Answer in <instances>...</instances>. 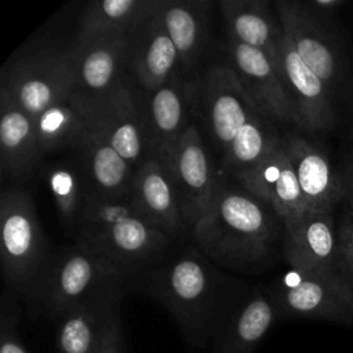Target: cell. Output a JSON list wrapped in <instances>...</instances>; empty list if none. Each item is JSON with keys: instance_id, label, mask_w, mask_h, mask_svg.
I'll use <instances>...</instances> for the list:
<instances>
[{"instance_id": "1", "label": "cell", "mask_w": 353, "mask_h": 353, "mask_svg": "<svg viewBox=\"0 0 353 353\" xmlns=\"http://www.w3.org/2000/svg\"><path fill=\"white\" fill-rule=\"evenodd\" d=\"M132 290L159 301L197 349L212 345L250 294L244 283L225 276L193 251L134 276L127 281V291Z\"/></svg>"}, {"instance_id": "2", "label": "cell", "mask_w": 353, "mask_h": 353, "mask_svg": "<svg viewBox=\"0 0 353 353\" xmlns=\"http://www.w3.org/2000/svg\"><path fill=\"white\" fill-rule=\"evenodd\" d=\"M229 178L219 174L212 203L192 237L218 268L256 276L273 265L284 223L268 201Z\"/></svg>"}, {"instance_id": "3", "label": "cell", "mask_w": 353, "mask_h": 353, "mask_svg": "<svg viewBox=\"0 0 353 353\" xmlns=\"http://www.w3.org/2000/svg\"><path fill=\"white\" fill-rule=\"evenodd\" d=\"M74 240L125 281L164 261L174 241L138 212L132 199L106 196L92 189Z\"/></svg>"}, {"instance_id": "4", "label": "cell", "mask_w": 353, "mask_h": 353, "mask_svg": "<svg viewBox=\"0 0 353 353\" xmlns=\"http://www.w3.org/2000/svg\"><path fill=\"white\" fill-rule=\"evenodd\" d=\"M0 234L4 280L30 306L50 276L55 255L39 225L33 200L22 189L1 192Z\"/></svg>"}, {"instance_id": "5", "label": "cell", "mask_w": 353, "mask_h": 353, "mask_svg": "<svg viewBox=\"0 0 353 353\" xmlns=\"http://www.w3.org/2000/svg\"><path fill=\"white\" fill-rule=\"evenodd\" d=\"M74 92L69 48H40L3 72L0 97L36 119L47 108Z\"/></svg>"}, {"instance_id": "6", "label": "cell", "mask_w": 353, "mask_h": 353, "mask_svg": "<svg viewBox=\"0 0 353 353\" xmlns=\"http://www.w3.org/2000/svg\"><path fill=\"white\" fill-rule=\"evenodd\" d=\"M127 281L103 261L74 243L55 258L50 276L29 306L32 317L61 319L98 291Z\"/></svg>"}, {"instance_id": "7", "label": "cell", "mask_w": 353, "mask_h": 353, "mask_svg": "<svg viewBox=\"0 0 353 353\" xmlns=\"http://www.w3.org/2000/svg\"><path fill=\"white\" fill-rule=\"evenodd\" d=\"M274 7L281 29L298 55L336 99L346 85L347 63L343 44L330 19L316 15L301 1L277 0Z\"/></svg>"}, {"instance_id": "8", "label": "cell", "mask_w": 353, "mask_h": 353, "mask_svg": "<svg viewBox=\"0 0 353 353\" xmlns=\"http://www.w3.org/2000/svg\"><path fill=\"white\" fill-rule=\"evenodd\" d=\"M192 99L193 110L222 159L256 108L226 62L210 65L199 80L192 81Z\"/></svg>"}, {"instance_id": "9", "label": "cell", "mask_w": 353, "mask_h": 353, "mask_svg": "<svg viewBox=\"0 0 353 353\" xmlns=\"http://www.w3.org/2000/svg\"><path fill=\"white\" fill-rule=\"evenodd\" d=\"M279 319H321L352 324L350 290L339 269L316 273L292 270L269 290Z\"/></svg>"}, {"instance_id": "10", "label": "cell", "mask_w": 353, "mask_h": 353, "mask_svg": "<svg viewBox=\"0 0 353 353\" xmlns=\"http://www.w3.org/2000/svg\"><path fill=\"white\" fill-rule=\"evenodd\" d=\"M161 163L170 172L186 222L193 232L197 222L205 216L219 179L197 124L188 125Z\"/></svg>"}, {"instance_id": "11", "label": "cell", "mask_w": 353, "mask_h": 353, "mask_svg": "<svg viewBox=\"0 0 353 353\" xmlns=\"http://www.w3.org/2000/svg\"><path fill=\"white\" fill-rule=\"evenodd\" d=\"M225 50L226 63L236 73L256 110L273 123L299 127L298 112L276 63L265 52L229 37Z\"/></svg>"}, {"instance_id": "12", "label": "cell", "mask_w": 353, "mask_h": 353, "mask_svg": "<svg viewBox=\"0 0 353 353\" xmlns=\"http://www.w3.org/2000/svg\"><path fill=\"white\" fill-rule=\"evenodd\" d=\"M91 105L95 125L134 170L150 159L141 99L127 79Z\"/></svg>"}, {"instance_id": "13", "label": "cell", "mask_w": 353, "mask_h": 353, "mask_svg": "<svg viewBox=\"0 0 353 353\" xmlns=\"http://www.w3.org/2000/svg\"><path fill=\"white\" fill-rule=\"evenodd\" d=\"M276 66L298 112L299 127L309 132L332 130L338 123L336 99L302 61L284 32Z\"/></svg>"}, {"instance_id": "14", "label": "cell", "mask_w": 353, "mask_h": 353, "mask_svg": "<svg viewBox=\"0 0 353 353\" xmlns=\"http://www.w3.org/2000/svg\"><path fill=\"white\" fill-rule=\"evenodd\" d=\"M159 3L127 34V70L145 92L160 88L182 72L176 48L161 23Z\"/></svg>"}, {"instance_id": "15", "label": "cell", "mask_w": 353, "mask_h": 353, "mask_svg": "<svg viewBox=\"0 0 353 353\" xmlns=\"http://www.w3.org/2000/svg\"><path fill=\"white\" fill-rule=\"evenodd\" d=\"M233 179L268 201L281 218L284 229L309 214L283 135L256 167Z\"/></svg>"}, {"instance_id": "16", "label": "cell", "mask_w": 353, "mask_h": 353, "mask_svg": "<svg viewBox=\"0 0 353 353\" xmlns=\"http://www.w3.org/2000/svg\"><path fill=\"white\" fill-rule=\"evenodd\" d=\"M74 92L97 101L113 92L127 70V34H113L90 41H74L70 47Z\"/></svg>"}, {"instance_id": "17", "label": "cell", "mask_w": 353, "mask_h": 353, "mask_svg": "<svg viewBox=\"0 0 353 353\" xmlns=\"http://www.w3.org/2000/svg\"><path fill=\"white\" fill-rule=\"evenodd\" d=\"M179 72L170 81L141 99L150 157L163 160L190 124L192 81Z\"/></svg>"}, {"instance_id": "18", "label": "cell", "mask_w": 353, "mask_h": 353, "mask_svg": "<svg viewBox=\"0 0 353 353\" xmlns=\"http://www.w3.org/2000/svg\"><path fill=\"white\" fill-rule=\"evenodd\" d=\"M131 199L148 222L174 240L192 233L170 172L160 160L150 157L135 170Z\"/></svg>"}, {"instance_id": "19", "label": "cell", "mask_w": 353, "mask_h": 353, "mask_svg": "<svg viewBox=\"0 0 353 353\" xmlns=\"http://www.w3.org/2000/svg\"><path fill=\"white\" fill-rule=\"evenodd\" d=\"M283 251L292 270L301 273L339 269L338 228L332 212H309L299 222L284 229Z\"/></svg>"}, {"instance_id": "20", "label": "cell", "mask_w": 353, "mask_h": 353, "mask_svg": "<svg viewBox=\"0 0 353 353\" xmlns=\"http://www.w3.org/2000/svg\"><path fill=\"white\" fill-rule=\"evenodd\" d=\"M124 292L123 284L103 288L65 313L54 353H94Z\"/></svg>"}, {"instance_id": "21", "label": "cell", "mask_w": 353, "mask_h": 353, "mask_svg": "<svg viewBox=\"0 0 353 353\" xmlns=\"http://www.w3.org/2000/svg\"><path fill=\"white\" fill-rule=\"evenodd\" d=\"M284 138L309 212H332L334 205L345 199L341 174L334 170L327 154L305 138Z\"/></svg>"}, {"instance_id": "22", "label": "cell", "mask_w": 353, "mask_h": 353, "mask_svg": "<svg viewBox=\"0 0 353 353\" xmlns=\"http://www.w3.org/2000/svg\"><path fill=\"white\" fill-rule=\"evenodd\" d=\"M279 320L269 290H251L211 345V353H255L268 331Z\"/></svg>"}, {"instance_id": "23", "label": "cell", "mask_w": 353, "mask_h": 353, "mask_svg": "<svg viewBox=\"0 0 353 353\" xmlns=\"http://www.w3.org/2000/svg\"><path fill=\"white\" fill-rule=\"evenodd\" d=\"M1 171L10 179H25L40 165L44 154L39 146L34 119L0 97Z\"/></svg>"}, {"instance_id": "24", "label": "cell", "mask_w": 353, "mask_h": 353, "mask_svg": "<svg viewBox=\"0 0 353 353\" xmlns=\"http://www.w3.org/2000/svg\"><path fill=\"white\" fill-rule=\"evenodd\" d=\"M159 15L172 40L183 74L200 59L208 40L210 1L160 0Z\"/></svg>"}, {"instance_id": "25", "label": "cell", "mask_w": 353, "mask_h": 353, "mask_svg": "<svg viewBox=\"0 0 353 353\" xmlns=\"http://www.w3.org/2000/svg\"><path fill=\"white\" fill-rule=\"evenodd\" d=\"M91 189L116 197L132 196L135 170L105 139L94 123L76 149Z\"/></svg>"}, {"instance_id": "26", "label": "cell", "mask_w": 353, "mask_h": 353, "mask_svg": "<svg viewBox=\"0 0 353 353\" xmlns=\"http://www.w3.org/2000/svg\"><path fill=\"white\" fill-rule=\"evenodd\" d=\"M226 36L265 52L277 61L283 29L269 3L263 0H222L219 3Z\"/></svg>"}, {"instance_id": "27", "label": "cell", "mask_w": 353, "mask_h": 353, "mask_svg": "<svg viewBox=\"0 0 353 353\" xmlns=\"http://www.w3.org/2000/svg\"><path fill=\"white\" fill-rule=\"evenodd\" d=\"M91 124V101L77 92L59 99L34 119L41 153L76 150Z\"/></svg>"}, {"instance_id": "28", "label": "cell", "mask_w": 353, "mask_h": 353, "mask_svg": "<svg viewBox=\"0 0 353 353\" xmlns=\"http://www.w3.org/2000/svg\"><path fill=\"white\" fill-rule=\"evenodd\" d=\"M159 0H102L92 1L83 14L76 41H90L103 36L128 34Z\"/></svg>"}, {"instance_id": "29", "label": "cell", "mask_w": 353, "mask_h": 353, "mask_svg": "<svg viewBox=\"0 0 353 353\" xmlns=\"http://www.w3.org/2000/svg\"><path fill=\"white\" fill-rule=\"evenodd\" d=\"M273 121L255 110L221 159L222 175L237 178L256 167L280 139Z\"/></svg>"}, {"instance_id": "30", "label": "cell", "mask_w": 353, "mask_h": 353, "mask_svg": "<svg viewBox=\"0 0 353 353\" xmlns=\"http://www.w3.org/2000/svg\"><path fill=\"white\" fill-rule=\"evenodd\" d=\"M47 181L62 225L74 236L91 192V185L80 159L54 163L47 172Z\"/></svg>"}, {"instance_id": "31", "label": "cell", "mask_w": 353, "mask_h": 353, "mask_svg": "<svg viewBox=\"0 0 353 353\" xmlns=\"http://www.w3.org/2000/svg\"><path fill=\"white\" fill-rule=\"evenodd\" d=\"M18 310L4 302L0 313V353H29L18 335Z\"/></svg>"}, {"instance_id": "32", "label": "cell", "mask_w": 353, "mask_h": 353, "mask_svg": "<svg viewBox=\"0 0 353 353\" xmlns=\"http://www.w3.org/2000/svg\"><path fill=\"white\" fill-rule=\"evenodd\" d=\"M94 353H127L120 309L109 320Z\"/></svg>"}, {"instance_id": "33", "label": "cell", "mask_w": 353, "mask_h": 353, "mask_svg": "<svg viewBox=\"0 0 353 353\" xmlns=\"http://www.w3.org/2000/svg\"><path fill=\"white\" fill-rule=\"evenodd\" d=\"M338 266L345 276L353 279V229L343 219L338 226Z\"/></svg>"}, {"instance_id": "34", "label": "cell", "mask_w": 353, "mask_h": 353, "mask_svg": "<svg viewBox=\"0 0 353 353\" xmlns=\"http://www.w3.org/2000/svg\"><path fill=\"white\" fill-rule=\"evenodd\" d=\"M346 1L345 0H312L306 1V7L316 15L330 19Z\"/></svg>"}, {"instance_id": "35", "label": "cell", "mask_w": 353, "mask_h": 353, "mask_svg": "<svg viewBox=\"0 0 353 353\" xmlns=\"http://www.w3.org/2000/svg\"><path fill=\"white\" fill-rule=\"evenodd\" d=\"M342 185H343V194L345 200L349 204H353V156L346 163L342 174Z\"/></svg>"}, {"instance_id": "36", "label": "cell", "mask_w": 353, "mask_h": 353, "mask_svg": "<svg viewBox=\"0 0 353 353\" xmlns=\"http://www.w3.org/2000/svg\"><path fill=\"white\" fill-rule=\"evenodd\" d=\"M342 219L353 229V204L347 203V207L345 210V215H343Z\"/></svg>"}, {"instance_id": "37", "label": "cell", "mask_w": 353, "mask_h": 353, "mask_svg": "<svg viewBox=\"0 0 353 353\" xmlns=\"http://www.w3.org/2000/svg\"><path fill=\"white\" fill-rule=\"evenodd\" d=\"M342 274H343V273H342ZM343 277L346 279V283H347L349 290H350V302H352V310H353V279H350V277H347V276H345V274H343Z\"/></svg>"}]
</instances>
